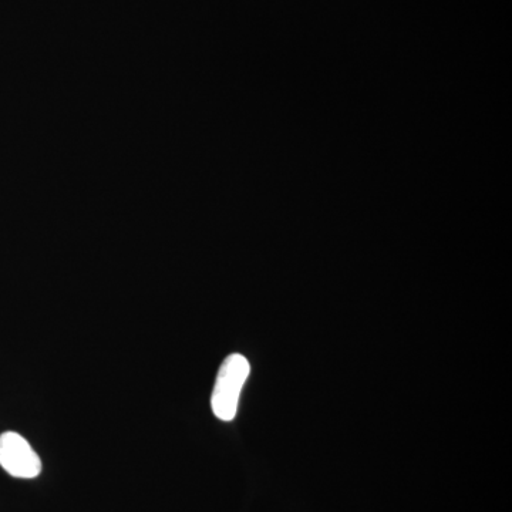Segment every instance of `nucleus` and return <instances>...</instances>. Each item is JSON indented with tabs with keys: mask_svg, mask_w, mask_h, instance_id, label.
I'll use <instances>...</instances> for the list:
<instances>
[{
	"mask_svg": "<svg viewBox=\"0 0 512 512\" xmlns=\"http://www.w3.org/2000/svg\"><path fill=\"white\" fill-rule=\"evenodd\" d=\"M251 373L245 356L234 353L222 362L211 396L212 412L222 421H232L237 416L242 387Z\"/></svg>",
	"mask_w": 512,
	"mask_h": 512,
	"instance_id": "1",
	"label": "nucleus"
},
{
	"mask_svg": "<svg viewBox=\"0 0 512 512\" xmlns=\"http://www.w3.org/2000/svg\"><path fill=\"white\" fill-rule=\"evenodd\" d=\"M0 467L16 478H36L42 471V461L25 437L15 431L0 436Z\"/></svg>",
	"mask_w": 512,
	"mask_h": 512,
	"instance_id": "2",
	"label": "nucleus"
}]
</instances>
